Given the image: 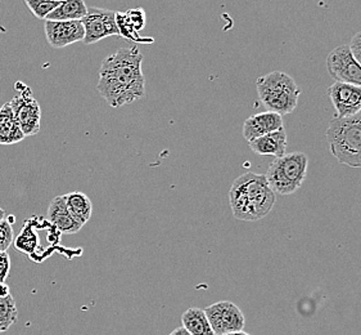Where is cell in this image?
<instances>
[{
    "instance_id": "1",
    "label": "cell",
    "mask_w": 361,
    "mask_h": 335,
    "mask_svg": "<svg viewBox=\"0 0 361 335\" xmlns=\"http://www.w3.org/2000/svg\"><path fill=\"white\" fill-rule=\"evenodd\" d=\"M143 54L137 47H123L102 61L98 93L111 107H123L145 95Z\"/></svg>"
},
{
    "instance_id": "2",
    "label": "cell",
    "mask_w": 361,
    "mask_h": 335,
    "mask_svg": "<svg viewBox=\"0 0 361 335\" xmlns=\"http://www.w3.org/2000/svg\"><path fill=\"white\" fill-rule=\"evenodd\" d=\"M276 195L270 189L265 175L247 172L231 184L229 204L233 217L243 222L265 218L274 208Z\"/></svg>"
},
{
    "instance_id": "3",
    "label": "cell",
    "mask_w": 361,
    "mask_h": 335,
    "mask_svg": "<svg viewBox=\"0 0 361 335\" xmlns=\"http://www.w3.org/2000/svg\"><path fill=\"white\" fill-rule=\"evenodd\" d=\"M329 151L340 164L361 168V111L347 117H334L325 133Z\"/></svg>"
},
{
    "instance_id": "4",
    "label": "cell",
    "mask_w": 361,
    "mask_h": 335,
    "mask_svg": "<svg viewBox=\"0 0 361 335\" xmlns=\"http://www.w3.org/2000/svg\"><path fill=\"white\" fill-rule=\"evenodd\" d=\"M261 103L267 111L279 115H289L296 110L301 88L296 81L283 71L267 74L256 81Z\"/></svg>"
},
{
    "instance_id": "5",
    "label": "cell",
    "mask_w": 361,
    "mask_h": 335,
    "mask_svg": "<svg viewBox=\"0 0 361 335\" xmlns=\"http://www.w3.org/2000/svg\"><path fill=\"white\" fill-rule=\"evenodd\" d=\"M309 158L305 153H286L267 169V183L275 195H292L301 189L307 175Z\"/></svg>"
},
{
    "instance_id": "6",
    "label": "cell",
    "mask_w": 361,
    "mask_h": 335,
    "mask_svg": "<svg viewBox=\"0 0 361 335\" xmlns=\"http://www.w3.org/2000/svg\"><path fill=\"white\" fill-rule=\"evenodd\" d=\"M326 70L333 81L361 87V65L355 59L348 44L334 48L326 57Z\"/></svg>"
},
{
    "instance_id": "7",
    "label": "cell",
    "mask_w": 361,
    "mask_h": 335,
    "mask_svg": "<svg viewBox=\"0 0 361 335\" xmlns=\"http://www.w3.org/2000/svg\"><path fill=\"white\" fill-rule=\"evenodd\" d=\"M204 314L216 335L242 331L246 327V317L237 305L229 300H221L206 307Z\"/></svg>"
},
{
    "instance_id": "8",
    "label": "cell",
    "mask_w": 361,
    "mask_h": 335,
    "mask_svg": "<svg viewBox=\"0 0 361 335\" xmlns=\"http://www.w3.org/2000/svg\"><path fill=\"white\" fill-rule=\"evenodd\" d=\"M85 37L84 44L92 45L102 39L118 35L116 25V12L102 8H89L87 15L81 20Z\"/></svg>"
},
{
    "instance_id": "9",
    "label": "cell",
    "mask_w": 361,
    "mask_h": 335,
    "mask_svg": "<svg viewBox=\"0 0 361 335\" xmlns=\"http://www.w3.org/2000/svg\"><path fill=\"white\" fill-rule=\"evenodd\" d=\"M9 105L26 137L35 136L40 131L42 109L29 88L26 87L21 95L13 97Z\"/></svg>"
},
{
    "instance_id": "10",
    "label": "cell",
    "mask_w": 361,
    "mask_h": 335,
    "mask_svg": "<svg viewBox=\"0 0 361 335\" xmlns=\"http://www.w3.org/2000/svg\"><path fill=\"white\" fill-rule=\"evenodd\" d=\"M328 97L336 109V117H347L361 111V87L334 83L328 88Z\"/></svg>"
},
{
    "instance_id": "11",
    "label": "cell",
    "mask_w": 361,
    "mask_h": 335,
    "mask_svg": "<svg viewBox=\"0 0 361 335\" xmlns=\"http://www.w3.org/2000/svg\"><path fill=\"white\" fill-rule=\"evenodd\" d=\"M47 42L56 49L84 40L85 31L81 21H45Z\"/></svg>"
},
{
    "instance_id": "12",
    "label": "cell",
    "mask_w": 361,
    "mask_h": 335,
    "mask_svg": "<svg viewBox=\"0 0 361 335\" xmlns=\"http://www.w3.org/2000/svg\"><path fill=\"white\" fill-rule=\"evenodd\" d=\"M281 128H283L282 115L271 111H265L248 117L243 124L242 133L245 139L250 143L253 139H260L262 136L278 131Z\"/></svg>"
},
{
    "instance_id": "13",
    "label": "cell",
    "mask_w": 361,
    "mask_h": 335,
    "mask_svg": "<svg viewBox=\"0 0 361 335\" xmlns=\"http://www.w3.org/2000/svg\"><path fill=\"white\" fill-rule=\"evenodd\" d=\"M287 131L283 127L281 129L265 134L260 139H253L252 142H250V148L256 155L274 156L275 159H279L287 153Z\"/></svg>"
},
{
    "instance_id": "14",
    "label": "cell",
    "mask_w": 361,
    "mask_h": 335,
    "mask_svg": "<svg viewBox=\"0 0 361 335\" xmlns=\"http://www.w3.org/2000/svg\"><path fill=\"white\" fill-rule=\"evenodd\" d=\"M48 221L51 222V226L57 228L59 233H66V235H73L79 233L82 228V225H80L67 209L65 195L56 196L51 200L48 208Z\"/></svg>"
},
{
    "instance_id": "15",
    "label": "cell",
    "mask_w": 361,
    "mask_h": 335,
    "mask_svg": "<svg viewBox=\"0 0 361 335\" xmlns=\"http://www.w3.org/2000/svg\"><path fill=\"white\" fill-rule=\"evenodd\" d=\"M25 137L11 105L4 103L0 107V145H15Z\"/></svg>"
},
{
    "instance_id": "16",
    "label": "cell",
    "mask_w": 361,
    "mask_h": 335,
    "mask_svg": "<svg viewBox=\"0 0 361 335\" xmlns=\"http://www.w3.org/2000/svg\"><path fill=\"white\" fill-rule=\"evenodd\" d=\"M84 0H62L58 7L47 16L45 21H81L87 15Z\"/></svg>"
},
{
    "instance_id": "17",
    "label": "cell",
    "mask_w": 361,
    "mask_h": 335,
    "mask_svg": "<svg viewBox=\"0 0 361 335\" xmlns=\"http://www.w3.org/2000/svg\"><path fill=\"white\" fill-rule=\"evenodd\" d=\"M65 197L67 209L71 213L73 218L76 219L80 225L84 226L90 221L93 214L92 200L84 192H80V191L66 194Z\"/></svg>"
},
{
    "instance_id": "18",
    "label": "cell",
    "mask_w": 361,
    "mask_h": 335,
    "mask_svg": "<svg viewBox=\"0 0 361 335\" xmlns=\"http://www.w3.org/2000/svg\"><path fill=\"white\" fill-rule=\"evenodd\" d=\"M181 324L190 335H216L204 311L197 307H192L183 314Z\"/></svg>"
},
{
    "instance_id": "19",
    "label": "cell",
    "mask_w": 361,
    "mask_h": 335,
    "mask_svg": "<svg viewBox=\"0 0 361 335\" xmlns=\"http://www.w3.org/2000/svg\"><path fill=\"white\" fill-rule=\"evenodd\" d=\"M37 242H39V236L32 228L31 221H26L21 233L13 240L15 248L23 254H32L37 250Z\"/></svg>"
},
{
    "instance_id": "20",
    "label": "cell",
    "mask_w": 361,
    "mask_h": 335,
    "mask_svg": "<svg viewBox=\"0 0 361 335\" xmlns=\"http://www.w3.org/2000/svg\"><path fill=\"white\" fill-rule=\"evenodd\" d=\"M18 320V310L12 295L0 298V333H4Z\"/></svg>"
},
{
    "instance_id": "21",
    "label": "cell",
    "mask_w": 361,
    "mask_h": 335,
    "mask_svg": "<svg viewBox=\"0 0 361 335\" xmlns=\"http://www.w3.org/2000/svg\"><path fill=\"white\" fill-rule=\"evenodd\" d=\"M116 25H117V30H118V35L120 37L129 39L131 42H137V43H139V42H148V43L151 42L152 43L153 42V40H145V39L139 37V33L133 26V23L129 20L126 12L125 13H123V12H116Z\"/></svg>"
},
{
    "instance_id": "22",
    "label": "cell",
    "mask_w": 361,
    "mask_h": 335,
    "mask_svg": "<svg viewBox=\"0 0 361 335\" xmlns=\"http://www.w3.org/2000/svg\"><path fill=\"white\" fill-rule=\"evenodd\" d=\"M25 3L32 15L39 20H45L47 16L51 13L59 4L57 0H25Z\"/></svg>"
},
{
    "instance_id": "23",
    "label": "cell",
    "mask_w": 361,
    "mask_h": 335,
    "mask_svg": "<svg viewBox=\"0 0 361 335\" xmlns=\"http://www.w3.org/2000/svg\"><path fill=\"white\" fill-rule=\"evenodd\" d=\"M13 240L15 235L12 225L8 222L7 218L0 221V252H8Z\"/></svg>"
},
{
    "instance_id": "24",
    "label": "cell",
    "mask_w": 361,
    "mask_h": 335,
    "mask_svg": "<svg viewBox=\"0 0 361 335\" xmlns=\"http://www.w3.org/2000/svg\"><path fill=\"white\" fill-rule=\"evenodd\" d=\"M126 13H128L129 20H130L131 23H133V26L135 28L137 33L145 29L147 17H145V12L143 9H140V8H137V9H130V11H128Z\"/></svg>"
},
{
    "instance_id": "25",
    "label": "cell",
    "mask_w": 361,
    "mask_h": 335,
    "mask_svg": "<svg viewBox=\"0 0 361 335\" xmlns=\"http://www.w3.org/2000/svg\"><path fill=\"white\" fill-rule=\"evenodd\" d=\"M11 272V255L8 252H0V284L6 283Z\"/></svg>"
},
{
    "instance_id": "26",
    "label": "cell",
    "mask_w": 361,
    "mask_h": 335,
    "mask_svg": "<svg viewBox=\"0 0 361 335\" xmlns=\"http://www.w3.org/2000/svg\"><path fill=\"white\" fill-rule=\"evenodd\" d=\"M348 47H350V51L353 53L355 59L361 65V31L355 34L348 44Z\"/></svg>"
},
{
    "instance_id": "27",
    "label": "cell",
    "mask_w": 361,
    "mask_h": 335,
    "mask_svg": "<svg viewBox=\"0 0 361 335\" xmlns=\"http://www.w3.org/2000/svg\"><path fill=\"white\" fill-rule=\"evenodd\" d=\"M8 295H11L9 286L6 283L0 284V298H4V297H8Z\"/></svg>"
},
{
    "instance_id": "28",
    "label": "cell",
    "mask_w": 361,
    "mask_h": 335,
    "mask_svg": "<svg viewBox=\"0 0 361 335\" xmlns=\"http://www.w3.org/2000/svg\"><path fill=\"white\" fill-rule=\"evenodd\" d=\"M169 335H190L185 329L180 327V328H176L173 331H171Z\"/></svg>"
},
{
    "instance_id": "29",
    "label": "cell",
    "mask_w": 361,
    "mask_h": 335,
    "mask_svg": "<svg viewBox=\"0 0 361 335\" xmlns=\"http://www.w3.org/2000/svg\"><path fill=\"white\" fill-rule=\"evenodd\" d=\"M7 211H4L3 208H0V221L7 218Z\"/></svg>"
},
{
    "instance_id": "30",
    "label": "cell",
    "mask_w": 361,
    "mask_h": 335,
    "mask_svg": "<svg viewBox=\"0 0 361 335\" xmlns=\"http://www.w3.org/2000/svg\"><path fill=\"white\" fill-rule=\"evenodd\" d=\"M223 335H251L248 334V333H246V331H234V333H228V334H223Z\"/></svg>"
},
{
    "instance_id": "31",
    "label": "cell",
    "mask_w": 361,
    "mask_h": 335,
    "mask_svg": "<svg viewBox=\"0 0 361 335\" xmlns=\"http://www.w3.org/2000/svg\"><path fill=\"white\" fill-rule=\"evenodd\" d=\"M57 1H62V0H57Z\"/></svg>"
}]
</instances>
